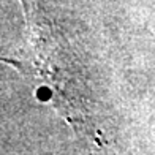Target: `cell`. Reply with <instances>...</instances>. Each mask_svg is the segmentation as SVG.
Wrapping results in <instances>:
<instances>
[{"instance_id": "cell-1", "label": "cell", "mask_w": 155, "mask_h": 155, "mask_svg": "<svg viewBox=\"0 0 155 155\" xmlns=\"http://www.w3.org/2000/svg\"><path fill=\"white\" fill-rule=\"evenodd\" d=\"M25 19L27 52L24 59L0 57L37 90L46 92L55 112L89 147L106 144L95 119L94 98L79 54L63 27L40 0H21Z\"/></svg>"}]
</instances>
